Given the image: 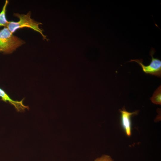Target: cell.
<instances>
[{
	"label": "cell",
	"instance_id": "1",
	"mask_svg": "<svg viewBox=\"0 0 161 161\" xmlns=\"http://www.w3.org/2000/svg\"><path fill=\"white\" fill-rule=\"evenodd\" d=\"M24 43V41L14 35L7 27L0 30V52L10 54Z\"/></svg>",
	"mask_w": 161,
	"mask_h": 161
},
{
	"label": "cell",
	"instance_id": "2",
	"mask_svg": "<svg viewBox=\"0 0 161 161\" xmlns=\"http://www.w3.org/2000/svg\"><path fill=\"white\" fill-rule=\"evenodd\" d=\"M13 16L18 18L19 21L18 22L9 21L6 27L12 33L19 29L27 27L38 32L42 35L44 39H46V36L43 33L42 30L39 27V25L42 24L31 18L30 12H29L26 15L14 13Z\"/></svg>",
	"mask_w": 161,
	"mask_h": 161
},
{
	"label": "cell",
	"instance_id": "3",
	"mask_svg": "<svg viewBox=\"0 0 161 161\" xmlns=\"http://www.w3.org/2000/svg\"><path fill=\"white\" fill-rule=\"evenodd\" d=\"M155 52V49L151 48L150 51V55L151 57V62L147 66L143 63V60L131 59L129 62H137L141 67L143 71L146 74H149L160 77L161 76V61L157 58H154L153 55Z\"/></svg>",
	"mask_w": 161,
	"mask_h": 161
},
{
	"label": "cell",
	"instance_id": "4",
	"mask_svg": "<svg viewBox=\"0 0 161 161\" xmlns=\"http://www.w3.org/2000/svg\"><path fill=\"white\" fill-rule=\"evenodd\" d=\"M122 126L128 136L131 135V117L132 116L137 114L138 111H137L132 112L127 111L124 107L122 109H120Z\"/></svg>",
	"mask_w": 161,
	"mask_h": 161
},
{
	"label": "cell",
	"instance_id": "5",
	"mask_svg": "<svg viewBox=\"0 0 161 161\" xmlns=\"http://www.w3.org/2000/svg\"><path fill=\"white\" fill-rule=\"evenodd\" d=\"M0 97L1 98V100L6 102H8L10 104L13 105L18 112H24L25 109H29L28 106H26L23 104V103L24 99L20 101L13 100L3 89L0 88Z\"/></svg>",
	"mask_w": 161,
	"mask_h": 161
},
{
	"label": "cell",
	"instance_id": "6",
	"mask_svg": "<svg viewBox=\"0 0 161 161\" xmlns=\"http://www.w3.org/2000/svg\"><path fill=\"white\" fill-rule=\"evenodd\" d=\"M8 3V1L6 0L2 10L0 13V27L4 26L6 27L9 21L7 19L6 16V8Z\"/></svg>",
	"mask_w": 161,
	"mask_h": 161
},
{
	"label": "cell",
	"instance_id": "7",
	"mask_svg": "<svg viewBox=\"0 0 161 161\" xmlns=\"http://www.w3.org/2000/svg\"><path fill=\"white\" fill-rule=\"evenodd\" d=\"M150 100L153 103L157 104H161V87L160 85L154 91Z\"/></svg>",
	"mask_w": 161,
	"mask_h": 161
},
{
	"label": "cell",
	"instance_id": "8",
	"mask_svg": "<svg viewBox=\"0 0 161 161\" xmlns=\"http://www.w3.org/2000/svg\"><path fill=\"white\" fill-rule=\"evenodd\" d=\"M95 161H113V160L110 156L104 155L100 157L97 158Z\"/></svg>",
	"mask_w": 161,
	"mask_h": 161
}]
</instances>
